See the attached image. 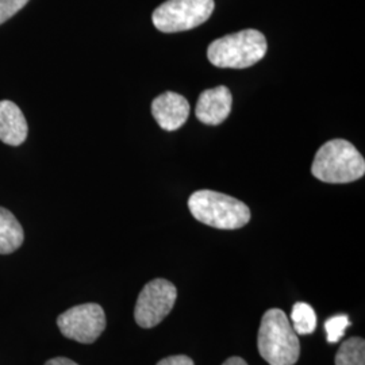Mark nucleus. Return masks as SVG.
<instances>
[{
	"label": "nucleus",
	"instance_id": "f257e3e1",
	"mask_svg": "<svg viewBox=\"0 0 365 365\" xmlns=\"http://www.w3.org/2000/svg\"><path fill=\"white\" fill-rule=\"evenodd\" d=\"M257 346L269 365H295L299 360V339L284 312L271 309L262 315Z\"/></svg>",
	"mask_w": 365,
	"mask_h": 365
},
{
	"label": "nucleus",
	"instance_id": "f03ea898",
	"mask_svg": "<svg viewBox=\"0 0 365 365\" xmlns=\"http://www.w3.org/2000/svg\"><path fill=\"white\" fill-rule=\"evenodd\" d=\"M314 178L330 184H345L363 178L364 157L346 140H331L322 145L314 157Z\"/></svg>",
	"mask_w": 365,
	"mask_h": 365
},
{
	"label": "nucleus",
	"instance_id": "7ed1b4c3",
	"mask_svg": "<svg viewBox=\"0 0 365 365\" xmlns=\"http://www.w3.org/2000/svg\"><path fill=\"white\" fill-rule=\"evenodd\" d=\"M196 221L221 230H235L250 221V210L241 200L211 190L196 191L188 199Z\"/></svg>",
	"mask_w": 365,
	"mask_h": 365
},
{
	"label": "nucleus",
	"instance_id": "20e7f679",
	"mask_svg": "<svg viewBox=\"0 0 365 365\" xmlns=\"http://www.w3.org/2000/svg\"><path fill=\"white\" fill-rule=\"evenodd\" d=\"M267 48L264 34L259 30L248 29L211 42L207 57L212 66L222 69H245L262 60Z\"/></svg>",
	"mask_w": 365,
	"mask_h": 365
},
{
	"label": "nucleus",
	"instance_id": "39448f33",
	"mask_svg": "<svg viewBox=\"0 0 365 365\" xmlns=\"http://www.w3.org/2000/svg\"><path fill=\"white\" fill-rule=\"evenodd\" d=\"M214 7V0H168L157 7L152 21L163 33H179L203 25Z\"/></svg>",
	"mask_w": 365,
	"mask_h": 365
},
{
	"label": "nucleus",
	"instance_id": "423d86ee",
	"mask_svg": "<svg viewBox=\"0 0 365 365\" xmlns=\"http://www.w3.org/2000/svg\"><path fill=\"white\" fill-rule=\"evenodd\" d=\"M178 299V289L165 279L149 282L138 295L134 318L138 327L150 329L163 322Z\"/></svg>",
	"mask_w": 365,
	"mask_h": 365
},
{
	"label": "nucleus",
	"instance_id": "0eeeda50",
	"mask_svg": "<svg viewBox=\"0 0 365 365\" xmlns=\"http://www.w3.org/2000/svg\"><path fill=\"white\" fill-rule=\"evenodd\" d=\"M106 314L98 303L78 304L57 318V327L66 339L80 344H92L106 329Z\"/></svg>",
	"mask_w": 365,
	"mask_h": 365
},
{
	"label": "nucleus",
	"instance_id": "6e6552de",
	"mask_svg": "<svg viewBox=\"0 0 365 365\" xmlns=\"http://www.w3.org/2000/svg\"><path fill=\"white\" fill-rule=\"evenodd\" d=\"M152 115L161 129L178 130L188 119L190 103L180 93L164 92L152 102Z\"/></svg>",
	"mask_w": 365,
	"mask_h": 365
},
{
	"label": "nucleus",
	"instance_id": "1a4fd4ad",
	"mask_svg": "<svg viewBox=\"0 0 365 365\" xmlns=\"http://www.w3.org/2000/svg\"><path fill=\"white\" fill-rule=\"evenodd\" d=\"M233 96L232 92L225 87L220 86L211 90L202 92L197 103H196V118L205 125L217 126L229 117L232 111Z\"/></svg>",
	"mask_w": 365,
	"mask_h": 365
},
{
	"label": "nucleus",
	"instance_id": "9d476101",
	"mask_svg": "<svg viewBox=\"0 0 365 365\" xmlns=\"http://www.w3.org/2000/svg\"><path fill=\"white\" fill-rule=\"evenodd\" d=\"M29 126L21 108L11 101H0V141L19 146L26 141Z\"/></svg>",
	"mask_w": 365,
	"mask_h": 365
},
{
	"label": "nucleus",
	"instance_id": "9b49d317",
	"mask_svg": "<svg viewBox=\"0 0 365 365\" xmlns=\"http://www.w3.org/2000/svg\"><path fill=\"white\" fill-rule=\"evenodd\" d=\"M25 240L22 225L11 211L0 207V255H10L21 248Z\"/></svg>",
	"mask_w": 365,
	"mask_h": 365
},
{
	"label": "nucleus",
	"instance_id": "f8f14e48",
	"mask_svg": "<svg viewBox=\"0 0 365 365\" xmlns=\"http://www.w3.org/2000/svg\"><path fill=\"white\" fill-rule=\"evenodd\" d=\"M291 325L300 336L312 334L317 329V314L313 307L304 302H298L292 307Z\"/></svg>",
	"mask_w": 365,
	"mask_h": 365
},
{
	"label": "nucleus",
	"instance_id": "ddd939ff",
	"mask_svg": "<svg viewBox=\"0 0 365 365\" xmlns=\"http://www.w3.org/2000/svg\"><path fill=\"white\" fill-rule=\"evenodd\" d=\"M336 365H365V341L361 337L346 339L336 354Z\"/></svg>",
	"mask_w": 365,
	"mask_h": 365
},
{
	"label": "nucleus",
	"instance_id": "4468645a",
	"mask_svg": "<svg viewBox=\"0 0 365 365\" xmlns=\"http://www.w3.org/2000/svg\"><path fill=\"white\" fill-rule=\"evenodd\" d=\"M349 327H351V321H349V317L345 314H339L329 318L325 322L327 341L330 344L339 342V339L344 337L345 330Z\"/></svg>",
	"mask_w": 365,
	"mask_h": 365
},
{
	"label": "nucleus",
	"instance_id": "2eb2a0df",
	"mask_svg": "<svg viewBox=\"0 0 365 365\" xmlns=\"http://www.w3.org/2000/svg\"><path fill=\"white\" fill-rule=\"evenodd\" d=\"M27 3L29 0H0V25L13 18Z\"/></svg>",
	"mask_w": 365,
	"mask_h": 365
},
{
	"label": "nucleus",
	"instance_id": "dca6fc26",
	"mask_svg": "<svg viewBox=\"0 0 365 365\" xmlns=\"http://www.w3.org/2000/svg\"><path fill=\"white\" fill-rule=\"evenodd\" d=\"M157 365H195V363L188 356L178 354V356H170L167 359H163L161 361L157 363Z\"/></svg>",
	"mask_w": 365,
	"mask_h": 365
},
{
	"label": "nucleus",
	"instance_id": "f3484780",
	"mask_svg": "<svg viewBox=\"0 0 365 365\" xmlns=\"http://www.w3.org/2000/svg\"><path fill=\"white\" fill-rule=\"evenodd\" d=\"M45 365H78L75 363V361H72L71 359H66V357H54V359H51V360H48Z\"/></svg>",
	"mask_w": 365,
	"mask_h": 365
},
{
	"label": "nucleus",
	"instance_id": "a211bd4d",
	"mask_svg": "<svg viewBox=\"0 0 365 365\" xmlns=\"http://www.w3.org/2000/svg\"><path fill=\"white\" fill-rule=\"evenodd\" d=\"M222 365H248V363L244 360V359H241V357H230V359H227L225 363Z\"/></svg>",
	"mask_w": 365,
	"mask_h": 365
}]
</instances>
